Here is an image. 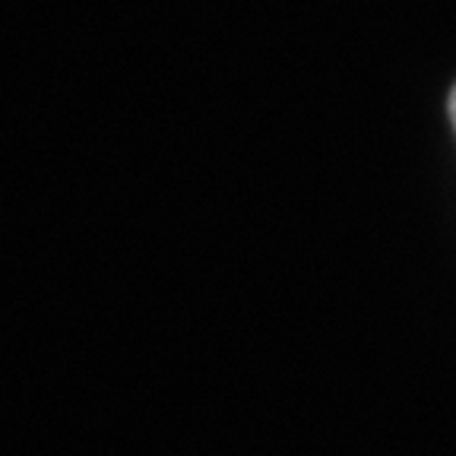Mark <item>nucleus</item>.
Returning <instances> with one entry per match:
<instances>
[{
    "mask_svg": "<svg viewBox=\"0 0 456 456\" xmlns=\"http://www.w3.org/2000/svg\"><path fill=\"white\" fill-rule=\"evenodd\" d=\"M450 114H453V124H456V89H453V95H450Z\"/></svg>",
    "mask_w": 456,
    "mask_h": 456,
    "instance_id": "f257e3e1",
    "label": "nucleus"
}]
</instances>
